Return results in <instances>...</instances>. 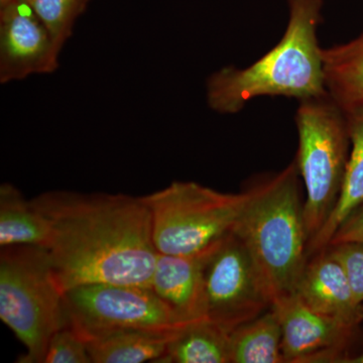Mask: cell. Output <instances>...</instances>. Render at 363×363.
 I'll list each match as a JSON object with an SVG mask.
<instances>
[{"instance_id": "6da1fadb", "label": "cell", "mask_w": 363, "mask_h": 363, "mask_svg": "<svg viewBox=\"0 0 363 363\" xmlns=\"http://www.w3.org/2000/svg\"><path fill=\"white\" fill-rule=\"evenodd\" d=\"M32 202L51 228L47 250L62 293L89 284L150 288L159 252L142 197L50 191Z\"/></svg>"}, {"instance_id": "7a4b0ae2", "label": "cell", "mask_w": 363, "mask_h": 363, "mask_svg": "<svg viewBox=\"0 0 363 363\" xmlns=\"http://www.w3.org/2000/svg\"><path fill=\"white\" fill-rule=\"evenodd\" d=\"M323 6V0H288V25L278 44L247 68L223 67L208 78L210 108L235 114L260 96L301 101L328 92L318 40Z\"/></svg>"}, {"instance_id": "3957f363", "label": "cell", "mask_w": 363, "mask_h": 363, "mask_svg": "<svg viewBox=\"0 0 363 363\" xmlns=\"http://www.w3.org/2000/svg\"><path fill=\"white\" fill-rule=\"evenodd\" d=\"M300 178L294 161L248 189L250 199L233 231L259 267L272 305L295 295L309 260Z\"/></svg>"}, {"instance_id": "277c9868", "label": "cell", "mask_w": 363, "mask_h": 363, "mask_svg": "<svg viewBox=\"0 0 363 363\" xmlns=\"http://www.w3.org/2000/svg\"><path fill=\"white\" fill-rule=\"evenodd\" d=\"M0 318L26 347L18 362L43 363L50 339L66 327L63 293L47 248L1 247Z\"/></svg>"}, {"instance_id": "5b68a950", "label": "cell", "mask_w": 363, "mask_h": 363, "mask_svg": "<svg viewBox=\"0 0 363 363\" xmlns=\"http://www.w3.org/2000/svg\"><path fill=\"white\" fill-rule=\"evenodd\" d=\"M142 199L152 216L157 252L195 257L213 252L233 233L250 190L229 194L195 182H173Z\"/></svg>"}, {"instance_id": "8992f818", "label": "cell", "mask_w": 363, "mask_h": 363, "mask_svg": "<svg viewBox=\"0 0 363 363\" xmlns=\"http://www.w3.org/2000/svg\"><path fill=\"white\" fill-rule=\"evenodd\" d=\"M295 121L298 135L295 162L305 184L304 220L310 243L340 196L350 157V133L342 107L329 92L301 100Z\"/></svg>"}, {"instance_id": "52a82bcc", "label": "cell", "mask_w": 363, "mask_h": 363, "mask_svg": "<svg viewBox=\"0 0 363 363\" xmlns=\"http://www.w3.org/2000/svg\"><path fill=\"white\" fill-rule=\"evenodd\" d=\"M66 327L85 343L128 330H173L181 323L169 306L145 286L89 284L63 294Z\"/></svg>"}, {"instance_id": "ba28073f", "label": "cell", "mask_w": 363, "mask_h": 363, "mask_svg": "<svg viewBox=\"0 0 363 363\" xmlns=\"http://www.w3.org/2000/svg\"><path fill=\"white\" fill-rule=\"evenodd\" d=\"M207 319L231 332L272 306L271 293L243 241L233 233L208 259Z\"/></svg>"}, {"instance_id": "9c48e42d", "label": "cell", "mask_w": 363, "mask_h": 363, "mask_svg": "<svg viewBox=\"0 0 363 363\" xmlns=\"http://www.w3.org/2000/svg\"><path fill=\"white\" fill-rule=\"evenodd\" d=\"M0 82L49 74L59 67L62 48L28 2H0Z\"/></svg>"}, {"instance_id": "30bf717a", "label": "cell", "mask_w": 363, "mask_h": 363, "mask_svg": "<svg viewBox=\"0 0 363 363\" xmlns=\"http://www.w3.org/2000/svg\"><path fill=\"white\" fill-rule=\"evenodd\" d=\"M272 307L281 325L286 363H344L358 328L313 311L295 295Z\"/></svg>"}, {"instance_id": "8fae6325", "label": "cell", "mask_w": 363, "mask_h": 363, "mask_svg": "<svg viewBox=\"0 0 363 363\" xmlns=\"http://www.w3.org/2000/svg\"><path fill=\"white\" fill-rule=\"evenodd\" d=\"M295 296L313 311L359 328L363 304L355 300L342 264L328 247L314 253L298 281Z\"/></svg>"}, {"instance_id": "7c38bea8", "label": "cell", "mask_w": 363, "mask_h": 363, "mask_svg": "<svg viewBox=\"0 0 363 363\" xmlns=\"http://www.w3.org/2000/svg\"><path fill=\"white\" fill-rule=\"evenodd\" d=\"M212 252L195 257L157 255L150 288L181 323L207 319L205 269Z\"/></svg>"}, {"instance_id": "4fadbf2b", "label": "cell", "mask_w": 363, "mask_h": 363, "mask_svg": "<svg viewBox=\"0 0 363 363\" xmlns=\"http://www.w3.org/2000/svg\"><path fill=\"white\" fill-rule=\"evenodd\" d=\"M347 121L350 150L340 196L321 230L309 243V259L323 250L341 224L363 205V104L342 108Z\"/></svg>"}, {"instance_id": "5bb4252c", "label": "cell", "mask_w": 363, "mask_h": 363, "mask_svg": "<svg viewBox=\"0 0 363 363\" xmlns=\"http://www.w3.org/2000/svg\"><path fill=\"white\" fill-rule=\"evenodd\" d=\"M51 240L49 222L32 200L9 183L0 187V247L26 245L48 248Z\"/></svg>"}, {"instance_id": "9a60e30c", "label": "cell", "mask_w": 363, "mask_h": 363, "mask_svg": "<svg viewBox=\"0 0 363 363\" xmlns=\"http://www.w3.org/2000/svg\"><path fill=\"white\" fill-rule=\"evenodd\" d=\"M181 329L116 332L86 345L93 363L159 362Z\"/></svg>"}, {"instance_id": "2e32d148", "label": "cell", "mask_w": 363, "mask_h": 363, "mask_svg": "<svg viewBox=\"0 0 363 363\" xmlns=\"http://www.w3.org/2000/svg\"><path fill=\"white\" fill-rule=\"evenodd\" d=\"M329 94L342 108L363 104V32L357 38L322 49Z\"/></svg>"}, {"instance_id": "e0dca14e", "label": "cell", "mask_w": 363, "mask_h": 363, "mask_svg": "<svg viewBox=\"0 0 363 363\" xmlns=\"http://www.w3.org/2000/svg\"><path fill=\"white\" fill-rule=\"evenodd\" d=\"M159 362L230 363V332L205 319L184 327Z\"/></svg>"}, {"instance_id": "ac0fdd59", "label": "cell", "mask_w": 363, "mask_h": 363, "mask_svg": "<svg viewBox=\"0 0 363 363\" xmlns=\"http://www.w3.org/2000/svg\"><path fill=\"white\" fill-rule=\"evenodd\" d=\"M284 362L281 325L272 306L230 332V363Z\"/></svg>"}, {"instance_id": "d6986e66", "label": "cell", "mask_w": 363, "mask_h": 363, "mask_svg": "<svg viewBox=\"0 0 363 363\" xmlns=\"http://www.w3.org/2000/svg\"><path fill=\"white\" fill-rule=\"evenodd\" d=\"M87 2L88 0H30L28 4L47 26L57 45L63 48Z\"/></svg>"}, {"instance_id": "ffe728a7", "label": "cell", "mask_w": 363, "mask_h": 363, "mask_svg": "<svg viewBox=\"0 0 363 363\" xmlns=\"http://www.w3.org/2000/svg\"><path fill=\"white\" fill-rule=\"evenodd\" d=\"M43 363H93L87 345L69 327L57 331L50 339Z\"/></svg>"}, {"instance_id": "44dd1931", "label": "cell", "mask_w": 363, "mask_h": 363, "mask_svg": "<svg viewBox=\"0 0 363 363\" xmlns=\"http://www.w3.org/2000/svg\"><path fill=\"white\" fill-rule=\"evenodd\" d=\"M326 247L342 264L355 300L363 304V243L344 242Z\"/></svg>"}, {"instance_id": "7402d4cb", "label": "cell", "mask_w": 363, "mask_h": 363, "mask_svg": "<svg viewBox=\"0 0 363 363\" xmlns=\"http://www.w3.org/2000/svg\"><path fill=\"white\" fill-rule=\"evenodd\" d=\"M344 242L363 243V205L341 224L328 245Z\"/></svg>"}, {"instance_id": "603a6c76", "label": "cell", "mask_w": 363, "mask_h": 363, "mask_svg": "<svg viewBox=\"0 0 363 363\" xmlns=\"http://www.w3.org/2000/svg\"><path fill=\"white\" fill-rule=\"evenodd\" d=\"M345 363H363V346L359 353L355 355H350L347 359L345 360Z\"/></svg>"}, {"instance_id": "cb8c5ba5", "label": "cell", "mask_w": 363, "mask_h": 363, "mask_svg": "<svg viewBox=\"0 0 363 363\" xmlns=\"http://www.w3.org/2000/svg\"><path fill=\"white\" fill-rule=\"evenodd\" d=\"M4 1H6V0H0V2H4ZM20 1H25V2H28V1H30V0H20Z\"/></svg>"}]
</instances>
